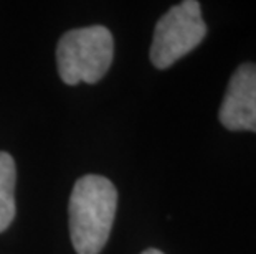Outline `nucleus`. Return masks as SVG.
Returning a JSON list of instances; mask_svg holds the SVG:
<instances>
[{
    "instance_id": "6",
    "label": "nucleus",
    "mask_w": 256,
    "mask_h": 254,
    "mask_svg": "<svg viewBox=\"0 0 256 254\" xmlns=\"http://www.w3.org/2000/svg\"><path fill=\"white\" fill-rule=\"evenodd\" d=\"M140 254H164V253L159 251V250H156V248H150V250H146L144 253H140Z\"/></svg>"
},
{
    "instance_id": "5",
    "label": "nucleus",
    "mask_w": 256,
    "mask_h": 254,
    "mask_svg": "<svg viewBox=\"0 0 256 254\" xmlns=\"http://www.w3.org/2000/svg\"><path fill=\"white\" fill-rule=\"evenodd\" d=\"M15 160L7 152H0V233L12 225L15 218Z\"/></svg>"
},
{
    "instance_id": "2",
    "label": "nucleus",
    "mask_w": 256,
    "mask_h": 254,
    "mask_svg": "<svg viewBox=\"0 0 256 254\" xmlns=\"http://www.w3.org/2000/svg\"><path fill=\"white\" fill-rule=\"evenodd\" d=\"M114 40L106 26L92 25L66 31L56 46L60 78L70 86L98 83L110 69Z\"/></svg>"
},
{
    "instance_id": "3",
    "label": "nucleus",
    "mask_w": 256,
    "mask_h": 254,
    "mask_svg": "<svg viewBox=\"0 0 256 254\" xmlns=\"http://www.w3.org/2000/svg\"><path fill=\"white\" fill-rule=\"evenodd\" d=\"M206 35L197 0H185L159 18L150 45V61L157 69H167L195 50Z\"/></svg>"
},
{
    "instance_id": "1",
    "label": "nucleus",
    "mask_w": 256,
    "mask_h": 254,
    "mask_svg": "<svg viewBox=\"0 0 256 254\" xmlns=\"http://www.w3.org/2000/svg\"><path fill=\"white\" fill-rule=\"evenodd\" d=\"M118 210V192L101 175L76 180L70 197V236L78 254H100L110 238Z\"/></svg>"
},
{
    "instance_id": "4",
    "label": "nucleus",
    "mask_w": 256,
    "mask_h": 254,
    "mask_svg": "<svg viewBox=\"0 0 256 254\" xmlns=\"http://www.w3.org/2000/svg\"><path fill=\"white\" fill-rule=\"evenodd\" d=\"M222 126L233 132H256V64L243 63L232 74L218 111Z\"/></svg>"
}]
</instances>
